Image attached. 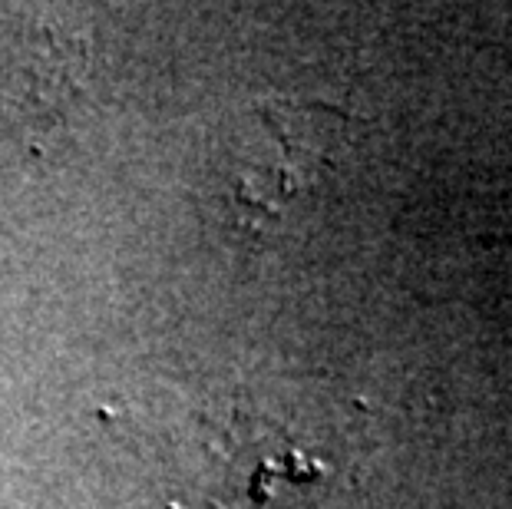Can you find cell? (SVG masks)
Listing matches in <instances>:
<instances>
[{
  "instance_id": "obj_1",
  "label": "cell",
  "mask_w": 512,
  "mask_h": 509,
  "mask_svg": "<svg viewBox=\"0 0 512 509\" xmlns=\"http://www.w3.org/2000/svg\"><path fill=\"white\" fill-rule=\"evenodd\" d=\"M258 119L265 133L275 139V159H245L238 162V179L232 182L238 202L258 215L278 212L285 199L311 186L318 179L331 149L341 139V113L328 106H301V103H258Z\"/></svg>"
}]
</instances>
